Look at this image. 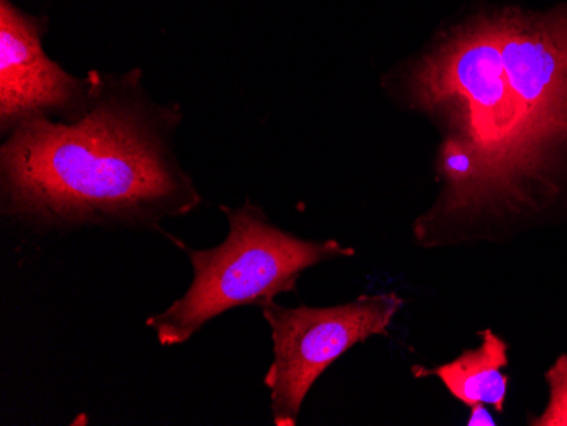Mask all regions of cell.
<instances>
[{
    "label": "cell",
    "mask_w": 567,
    "mask_h": 426,
    "mask_svg": "<svg viewBox=\"0 0 567 426\" xmlns=\"http://www.w3.org/2000/svg\"><path fill=\"white\" fill-rule=\"evenodd\" d=\"M467 425L470 426H495V419L493 416L487 413V409L484 408L483 403L480 405L471 406V416L467 419Z\"/></svg>",
    "instance_id": "30bf717a"
},
{
    "label": "cell",
    "mask_w": 567,
    "mask_h": 426,
    "mask_svg": "<svg viewBox=\"0 0 567 426\" xmlns=\"http://www.w3.org/2000/svg\"><path fill=\"white\" fill-rule=\"evenodd\" d=\"M480 349L467 350L451 364L435 368L415 367V375H436L449 393L464 405H489L502 413L505 408L508 377L502 368L508 365V345L492 330L480 333Z\"/></svg>",
    "instance_id": "52a82bcc"
},
{
    "label": "cell",
    "mask_w": 567,
    "mask_h": 426,
    "mask_svg": "<svg viewBox=\"0 0 567 426\" xmlns=\"http://www.w3.org/2000/svg\"><path fill=\"white\" fill-rule=\"evenodd\" d=\"M47 18L0 2V128L11 133L24 121H76L97 97L102 77H73L44 53Z\"/></svg>",
    "instance_id": "8992f818"
},
{
    "label": "cell",
    "mask_w": 567,
    "mask_h": 426,
    "mask_svg": "<svg viewBox=\"0 0 567 426\" xmlns=\"http://www.w3.org/2000/svg\"><path fill=\"white\" fill-rule=\"evenodd\" d=\"M549 386V405L535 418L534 426H567V354L560 355L546 372Z\"/></svg>",
    "instance_id": "9c48e42d"
},
{
    "label": "cell",
    "mask_w": 567,
    "mask_h": 426,
    "mask_svg": "<svg viewBox=\"0 0 567 426\" xmlns=\"http://www.w3.org/2000/svg\"><path fill=\"white\" fill-rule=\"evenodd\" d=\"M403 304L394 292L360 295L333 308H286L274 299L264 303L260 308L274 342V362L264 380L274 423L295 426L318 377L357 343L388 335Z\"/></svg>",
    "instance_id": "277c9868"
},
{
    "label": "cell",
    "mask_w": 567,
    "mask_h": 426,
    "mask_svg": "<svg viewBox=\"0 0 567 426\" xmlns=\"http://www.w3.org/2000/svg\"><path fill=\"white\" fill-rule=\"evenodd\" d=\"M177 106L153 104L142 72L102 77L76 121L34 117L12 129L0 152L2 212L44 230L158 228L200 205L174 154Z\"/></svg>",
    "instance_id": "6da1fadb"
},
{
    "label": "cell",
    "mask_w": 567,
    "mask_h": 426,
    "mask_svg": "<svg viewBox=\"0 0 567 426\" xmlns=\"http://www.w3.org/2000/svg\"><path fill=\"white\" fill-rule=\"evenodd\" d=\"M415 106L447 114L455 135L473 143L487 175V200L525 197L535 180L520 111L506 77L498 12L452 31L410 72Z\"/></svg>",
    "instance_id": "7a4b0ae2"
},
{
    "label": "cell",
    "mask_w": 567,
    "mask_h": 426,
    "mask_svg": "<svg viewBox=\"0 0 567 426\" xmlns=\"http://www.w3.org/2000/svg\"><path fill=\"white\" fill-rule=\"evenodd\" d=\"M221 209L229 230L218 247L194 250L172 238L189 256L194 281L183 298L146 320L164 346L186 343L208 321L234 308L262 306L295 291L309 267L355 253L337 240H301L279 230L250 200L241 208Z\"/></svg>",
    "instance_id": "3957f363"
},
{
    "label": "cell",
    "mask_w": 567,
    "mask_h": 426,
    "mask_svg": "<svg viewBox=\"0 0 567 426\" xmlns=\"http://www.w3.org/2000/svg\"><path fill=\"white\" fill-rule=\"evenodd\" d=\"M499 44L535 180L567 146V4L544 14L498 12Z\"/></svg>",
    "instance_id": "5b68a950"
},
{
    "label": "cell",
    "mask_w": 567,
    "mask_h": 426,
    "mask_svg": "<svg viewBox=\"0 0 567 426\" xmlns=\"http://www.w3.org/2000/svg\"><path fill=\"white\" fill-rule=\"evenodd\" d=\"M439 170L445 180L447 211L473 209L487 202L486 167L470 139L451 133L441 146Z\"/></svg>",
    "instance_id": "ba28073f"
}]
</instances>
